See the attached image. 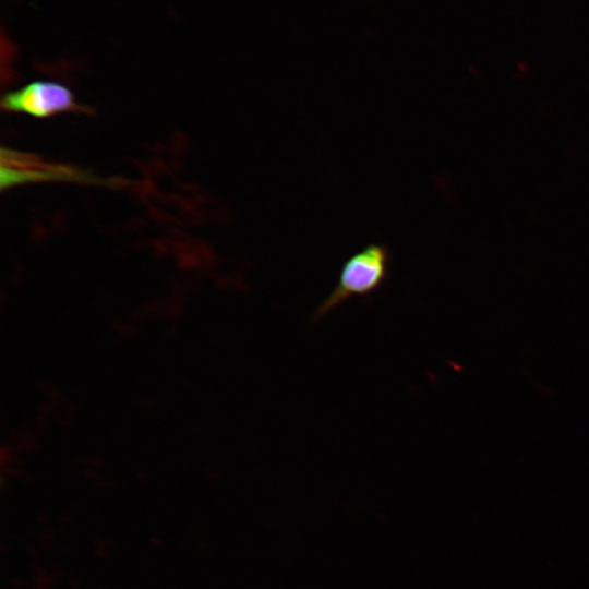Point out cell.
Masks as SVG:
<instances>
[{
	"mask_svg": "<svg viewBox=\"0 0 589 589\" xmlns=\"http://www.w3.org/2000/svg\"><path fill=\"white\" fill-rule=\"evenodd\" d=\"M88 176L69 166L43 161L12 149L1 152V189L39 181H88Z\"/></svg>",
	"mask_w": 589,
	"mask_h": 589,
	"instance_id": "obj_3",
	"label": "cell"
},
{
	"mask_svg": "<svg viewBox=\"0 0 589 589\" xmlns=\"http://www.w3.org/2000/svg\"><path fill=\"white\" fill-rule=\"evenodd\" d=\"M1 107L5 111L27 113L37 118L83 109L67 86L51 81H35L4 94Z\"/></svg>",
	"mask_w": 589,
	"mask_h": 589,
	"instance_id": "obj_2",
	"label": "cell"
},
{
	"mask_svg": "<svg viewBox=\"0 0 589 589\" xmlns=\"http://www.w3.org/2000/svg\"><path fill=\"white\" fill-rule=\"evenodd\" d=\"M389 261V251L383 243H370L348 257L335 287L316 308L313 320L325 317L353 297H366L380 289L388 276Z\"/></svg>",
	"mask_w": 589,
	"mask_h": 589,
	"instance_id": "obj_1",
	"label": "cell"
}]
</instances>
